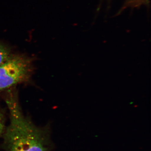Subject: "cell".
Segmentation results:
<instances>
[{"label":"cell","instance_id":"obj_1","mask_svg":"<svg viewBox=\"0 0 151 151\" xmlns=\"http://www.w3.org/2000/svg\"><path fill=\"white\" fill-rule=\"evenodd\" d=\"M10 124L5 132L8 151H48L44 131L24 116L16 91H10L5 100Z\"/></svg>","mask_w":151,"mask_h":151},{"label":"cell","instance_id":"obj_2","mask_svg":"<svg viewBox=\"0 0 151 151\" xmlns=\"http://www.w3.org/2000/svg\"><path fill=\"white\" fill-rule=\"evenodd\" d=\"M33 61L27 55L13 54L0 64V92L30 81L33 73Z\"/></svg>","mask_w":151,"mask_h":151},{"label":"cell","instance_id":"obj_3","mask_svg":"<svg viewBox=\"0 0 151 151\" xmlns=\"http://www.w3.org/2000/svg\"><path fill=\"white\" fill-rule=\"evenodd\" d=\"M13 55L11 47L0 41V64L9 59Z\"/></svg>","mask_w":151,"mask_h":151},{"label":"cell","instance_id":"obj_4","mask_svg":"<svg viewBox=\"0 0 151 151\" xmlns=\"http://www.w3.org/2000/svg\"><path fill=\"white\" fill-rule=\"evenodd\" d=\"M149 2L150 0H125L124 5L118 14H120L127 8H137L143 5H148Z\"/></svg>","mask_w":151,"mask_h":151},{"label":"cell","instance_id":"obj_5","mask_svg":"<svg viewBox=\"0 0 151 151\" xmlns=\"http://www.w3.org/2000/svg\"><path fill=\"white\" fill-rule=\"evenodd\" d=\"M5 127V117L4 112L0 109V137L4 133Z\"/></svg>","mask_w":151,"mask_h":151}]
</instances>
